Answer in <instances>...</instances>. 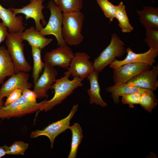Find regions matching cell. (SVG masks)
Masks as SVG:
<instances>
[{"label": "cell", "mask_w": 158, "mask_h": 158, "mask_svg": "<svg viewBox=\"0 0 158 158\" xmlns=\"http://www.w3.org/2000/svg\"><path fill=\"white\" fill-rule=\"evenodd\" d=\"M71 75L70 73L67 71L64 72L63 77L56 79L51 88L54 90L53 97L51 99L46 101V103L40 108L37 114L42 111L46 112L50 110L56 105L61 104L73 93L76 88L83 86L82 82L83 79L74 77L73 80H70L69 78Z\"/></svg>", "instance_id": "cell-1"}, {"label": "cell", "mask_w": 158, "mask_h": 158, "mask_svg": "<svg viewBox=\"0 0 158 158\" xmlns=\"http://www.w3.org/2000/svg\"><path fill=\"white\" fill-rule=\"evenodd\" d=\"M84 20V14L80 11L63 13L62 35L67 44L77 46L83 42L84 37L82 32Z\"/></svg>", "instance_id": "cell-2"}, {"label": "cell", "mask_w": 158, "mask_h": 158, "mask_svg": "<svg viewBox=\"0 0 158 158\" xmlns=\"http://www.w3.org/2000/svg\"><path fill=\"white\" fill-rule=\"evenodd\" d=\"M22 32L9 33L6 40L7 49L14 63L16 73L20 72H28L32 69L25 56Z\"/></svg>", "instance_id": "cell-3"}, {"label": "cell", "mask_w": 158, "mask_h": 158, "mask_svg": "<svg viewBox=\"0 0 158 158\" xmlns=\"http://www.w3.org/2000/svg\"><path fill=\"white\" fill-rule=\"evenodd\" d=\"M47 100L34 103L28 101L22 95L17 100L0 108V119L20 117L38 111Z\"/></svg>", "instance_id": "cell-4"}, {"label": "cell", "mask_w": 158, "mask_h": 158, "mask_svg": "<svg viewBox=\"0 0 158 158\" xmlns=\"http://www.w3.org/2000/svg\"><path fill=\"white\" fill-rule=\"evenodd\" d=\"M125 52L124 43L117 35L113 33L109 44L95 59L93 63L94 70L101 72L116 57H122Z\"/></svg>", "instance_id": "cell-5"}, {"label": "cell", "mask_w": 158, "mask_h": 158, "mask_svg": "<svg viewBox=\"0 0 158 158\" xmlns=\"http://www.w3.org/2000/svg\"><path fill=\"white\" fill-rule=\"evenodd\" d=\"M47 8L50 10V15L46 26L39 31L42 35H53L56 38L59 46L67 45L62 35L63 13L60 7L52 0L49 1Z\"/></svg>", "instance_id": "cell-6"}, {"label": "cell", "mask_w": 158, "mask_h": 158, "mask_svg": "<svg viewBox=\"0 0 158 158\" xmlns=\"http://www.w3.org/2000/svg\"><path fill=\"white\" fill-rule=\"evenodd\" d=\"M78 107V104L74 105L69 114L65 118L49 124L43 130H36L32 131L30 137L35 138L41 136H47L49 140L51 148L52 149L56 137L68 129L70 121L77 111Z\"/></svg>", "instance_id": "cell-7"}, {"label": "cell", "mask_w": 158, "mask_h": 158, "mask_svg": "<svg viewBox=\"0 0 158 158\" xmlns=\"http://www.w3.org/2000/svg\"><path fill=\"white\" fill-rule=\"evenodd\" d=\"M44 0H31L30 1V3L21 8L11 7L10 8L15 15L23 14L25 15L27 20L30 18L33 19L35 24V29L39 31L43 28L41 21L44 26L47 24L42 12L44 7L43 4Z\"/></svg>", "instance_id": "cell-8"}, {"label": "cell", "mask_w": 158, "mask_h": 158, "mask_svg": "<svg viewBox=\"0 0 158 158\" xmlns=\"http://www.w3.org/2000/svg\"><path fill=\"white\" fill-rule=\"evenodd\" d=\"M126 52L127 55L124 59L118 60L115 59L109 65L110 67L115 68L130 63H142L152 66L158 55V50L150 48L145 52L138 54L133 52L132 49L128 47L126 50Z\"/></svg>", "instance_id": "cell-9"}, {"label": "cell", "mask_w": 158, "mask_h": 158, "mask_svg": "<svg viewBox=\"0 0 158 158\" xmlns=\"http://www.w3.org/2000/svg\"><path fill=\"white\" fill-rule=\"evenodd\" d=\"M74 56L71 48L67 45L59 46L45 53L44 62L54 67L58 66L64 68L69 66Z\"/></svg>", "instance_id": "cell-10"}, {"label": "cell", "mask_w": 158, "mask_h": 158, "mask_svg": "<svg viewBox=\"0 0 158 158\" xmlns=\"http://www.w3.org/2000/svg\"><path fill=\"white\" fill-rule=\"evenodd\" d=\"M151 66L142 63H130L113 69L112 78L114 83V85L126 83L139 73L150 69Z\"/></svg>", "instance_id": "cell-11"}, {"label": "cell", "mask_w": 158, "mask_h": 158, "mask_svg": "<svg viewBox=\"0 0 158 158\" xmlns=\"http://www.w3.org/2000/svg\"><path fill=\"white\" fill-rule=\"evenodd\" d=\"M90 58L85 52H76L67 68V71L73 77H78L84 80L94 70L93 63L89 60Z\"/></svg>", "instance_id": "cell-12"}, {"label": "cell", "mask_w": 158, "mask_h": 158, "mask_svg": "<svg viewBox=\"0 0 158 158\" xmlns=\"http://www.w3.org/2000/svg\"><path fill=\"white\" fill-rule=\"evenodd\" d=\"M29 74L28 72H20L11 76L2 83L0 88V99L7 97L14 90L31 88L32 84L28 82Z\"/></svg>", "instance_id": "cell-13"}, {"label": "cell", "mask_w": 158, "mask_h": 158, "mask_svg": "<svg viewBox=\"0 0 158 158\" xmlns=\"http://www.w3.org/2000/svg\"><path fill=\"white\" fill-rule=\"evenodd\" d=\"M58 75V71L54 67L45 63L42 74L34 84L33 90L36 93L37 98L48 97V91L55 82Z\"/></svg>", "instance_id": "cell-14"}, {"label": "cell", "mask_w": 158, "mask_h": 158, "mask_svg": "<svg viewBox=\"0 0 158 158\" xmlns=\"http://www.w3.org/2000/svg\"><path fill=\"white\" fill-rule=\"evenodd\" d=\"M152 66V69L144 70L135 75L126 84L131 86L155 91L158 87V65Z\"/></svg>", "instance_id": "cell-15"}, {"label": "cell", "mask_w": 158, "mask_h": 158, "mask_svg": "<svg viewBox=\"0 0 158 158\" xmlns=\"http://www.w3.org/2000/svg\"><path fill=\"white\" fill-rule=\"evenodd\" d=\"M0 18L8 29L9 33L22 32L25 30L23 16H16L10 8H6L0 4Z\"/></svg>", "instance_id": "cell-16"}, {"label": "cell", "mask_w": 158, "mask_h": 158, "mask_svg": "<svg viewBox=\"0 0 158 158\" xmlns=\"http://www.w3.org/2000/svg\"><path fill=\"white\" fill-rule=\"evenodd\" d=\"M99 74V73L94 70L88 75L87 78L89 81L90 87L87 92L90 97V104H95L105 107L108 104L102 99L100 94V88L98 81Z\"/></svg>", "instance_id": "cell-17"}, {"label": "cell", "mask_w": 158, "mask_h": 158, "mask_svg": "<svg viewBox=\"0 0 158 158\" xmlns=\"http://www.w3.org/2000/svg\"><path fill=\"white\" fill-rule=\"evenodd\" d=\"M22 39L27 41L31 47L42 49L49 44L52 39L41 35L34 27L27 28L22 33Z\"/></svg>", "instance_id": "cell-18"}, {"label": "cell", "mask_w": 158, "mask_h": 158, "mask_svg": "<svg viewBox=\"0 0 158 158\" xmlns=\"http://www.w3.org/2000/svg\"><path fill=\"white\" fill-rule=\"evenodd\" d=\"M16 73L13 62L7 49L3 46L0 47V84L7 77Z\"/></svg>", "instance_id": "cell-19"}, {"label": "cell", "mask_w": 158, "mask_h": 158, "mask_svg": "<svg viewBox=\"0 0 158 158\" xmlns=\"http://www.w3.org/2000/svg\"><path fill=\"white\" fill-rule=\"evenodd\" d=\"M140 23L145 28L158 29V8L151 6H145L141 10H136Z\"/></svg>", "instance_id": "cell-20"}, {"label": "cell", "mask_w": 158, "mask_h": 158, "mask_svg": "<svg viewBox=\"0 0 158 158\" xmlns=\"http://www.w3.org/2000/svg\"><path fill=\"white\" fill-rule=\"evenodd\" d=\"M106 89L107 92L111 93V97L113 98L114 103L116 104L119 103V97L121 96L136 92H138L142 94L148 90L131 86L128 85L126 83L109 86Z\"/></svg>", "instance_id": "cell-21"}, {"label": "cell", "mask_w": 158, "mask_h": 158, "mask_svg": "<svg viewBox=\"0 0 158 158\" xmlns=\"http://www.w3.org/2000/svg\"><path fill=\"white\" fill-rule=\"evenodd\" d=\"M68 129L72 133L71 148L68 158H75L76 157L78 147L83 137V130L80 125L77 123L69 126Z\"/></svg>", "instance_id": "cell-22"}, {"label": "cell", "mask_w": 158, "mask_h": 158, "mask_svg": "<svg viewBox=\"0 0 158 158\" xmlns=\"http://www.w3.org/2000/svg\"><path fill=\"white\" fill-rule=\"evenodd\" d=\"M116 12L115 18L118 22V25L121 31L123 33L131 32L134 28L130 23L125 8V6L122 1H121L117 6H115Z\"/></svg>", "instance_id": "cell-23"}, {"label": "cell", "mask_w": 158, "mask_h": 158, "mask_svg": "<svg viewBox=\"0 0 158 158\" xmlns=\"http://www.w3.org/2000/svg\"><path fill=\"white\" fill-rule=\"evenodd\" d=\"M41 49H40L31 47L33 62L32 77L34 84L37 81L44 66L45 63L41 59Z\"/></svg>", "instance_id": "cell-24"}, {"label": "cell", "mask_w": 158, "mask_h": 158, "mask_svg": "<svg viewBox=\"0 0 158 158\" xmlns=\"http://www.w3.org/2000/svg\"><path fill=\"white\" fill-rule=\"evenodd\" d=\"M157 104L156 97L153 91L148 89L141 94L139 104L145 110L150 113Z\"/></svg>", "instance_id": "cell-25"}, {"label": "cell", "mask_w": 158, "mask_h": 158, "mask_svg": "<svg viewBox=\"0 0 158 158\" xmlns=\"http://www.w3.org/2000/svg\"><path fill=\"white\" fill-rule=\"evenodd\" d=\"M83 0H57L56 4L63 13L80 11L83 6Z\"/></svg>", "instance_id": "cell-26"}, {"label": "cell", "mask_w": 158, "mask_h": 158, "mask_svg": "<svg viewBox=\"0 0 158 158\" xmlns=\"http://www.w3.org/2000/svg\"><path fill=\"white\" fill-rule=\"evenodd\" d=\"M145 42L150 48L158 50V29L147 28Z\"/></svg>", "instance_id": "cell-27"}, {"label": "cell", "mask_w": 158, "mask_h": 158, "mask_svg": "<svg viewBox=\"0 0 158 158\" xmlns=\"http://www.w3.org/2000/svg\"><path fill=\"white\" fill-rule=\"evenodd\" d=\"M99 7L107 18L112 22L115 18L116 12L115 6L108 0H96Z\"/></svg>", "instance_id": "cell-28"}, {"label": "cell", "mask_w": 158, "mask_h": 158, "mask_svg": "<svg viewBox=\"0 0 158 158\" xmlns=\"http://www.w3.org/2000/svg\"><path fill=\"white\" fill-rule=\"evenodd\" d=\"M28 147V143L22 141H16L8 147L7 154L23 155Z\"/></svg>", "instance_id": "cell-29"}, {"label": "cell", "mask_w": 158, "mask_h": 158, "mask_svg": "<svg viewBox=\"0 0 158 158\" xmlns=\"http://www.w3.org/2000/svg\"><path fill=\"white\" fill-rule=\"evenodd\" d=\"M141 94L139 92H136L123 95L121 96V102L123 104L128 105L130 108H133L135 104H139Z\"/></svg>", "instance_id": "cell-30"}, {"label": "cell", "mask_w": 158, "mask_h": 158, "mask_svg": "<svg viewBox=\"0 0 158 158\" xmlns=\"http://www.w3.org/2000/svg\"><path fill=\"white\" fill-rule=\"evenodd\" d=\"M22 95L29 102L34 103H37V95L34 91L29 89H25L22 91Z\"/></svg>", "instance_id": "cell-31"}, {"label": "cell", "mask_w": 158, "mask_h": 158, "mask_svg": "<svg viewBox=\"0 0 158 158\" xmlns=\"http://www.w3.org/2000/svg\"><path fill=\"white\" fill-rule=\"evenodd\" d=\"M22 94V90L21 89L15 90L7 97L4 105L8 104L16 101L20 97Z\"/></svg>", "instance_id": "cell-32"}, {"label": "cell", "mask_w": 158, "mask_h": 158, "mask_svg": "<svg viewBox=\"0 0 158 158\" xmlns=\"http://www.w3.org/2000/svg\"><path fill=\"white\" fill-rule=\"evenodd\" d=\"M8 32L7 27L2 22H0V44L6 39Z\"/></svg>", "instance_id": "cell-33"}, {"label": "cell", "mask_w": 158, "mask_h": 158, "mask_svg": "<svg viewBox=\"0 0 158 158\" xmlns=\"http://www.w3.org/2000/svg\"><path fill=\"white\" fill-rule=\"evenodd\" d=\"M8 147L5 145L3 146H0V158L6 155L7 154Z\"/></svg>", "instance_id": "cell-34"}, {"label": "cell", "mask_w": 158, "mask_h": 158, "mask_svg": "<svg viewBox=\"0 0 158 158\" xmlns=\"http://www.w3.org/2000/svg\"><path fill=\"white\" fill-rule=\"evenodd\" d=\"M4 103L3 99H0V108L4 105Z\"/></svg>", "instance_id": "cell-35"}, {"label": "cell", "mask_w": 158, "mask_h": 158, "mask_svg": "<svg viewBox=\"0 0 158 158\" xmlns=\"http://www.w3.org/2000/svg\"><path fill=\"white\" fill-rule=\"evenodd\" d=\"M55 2V3L56 4H57V0H53Z\"/></svg>", "instance_id": "cell-36"}]
</instances>
